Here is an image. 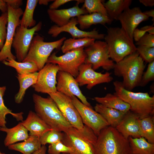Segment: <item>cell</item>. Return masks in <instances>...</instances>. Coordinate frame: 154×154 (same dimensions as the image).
Returning a JSON list of instances; mask_svg holds the SVG:
<instances>
[{
	"mask_svg": "<svg viewBox=\"0 0 154 154\" xmlns=\"http://www.w3.org/2000/svg\"><path fill=\"white\" fill-rule=\"evenodd\" d=\"M64 132L53 129L48 131L39 137V141L42 145L47 144H50L62 141L64 137Z\"/></svg>",
	"mask_w": 154,
	"mask_h": 154,
	"instance_id": "36",
	"label": "cell"
},
{
	"mask_svg": "<svg viewBox=\"0 0 154 154\" xmlns=\"http://www.w3.org/2000/svg\"><path fill=\"white\" fill-rule=\"evenodd\" d=\"M86 55L84 48L81 47L68 52L57 56L53 53L48 58L46 63L57 65L60 71L69 73L76 78L79 73L80 66L84 63Z\"/></svg>",
	"mask_w": 154,
	"mask_h": 154,
	"instance_id": "8",
	"label": "cell"
},
{
	"mask_svg": "<svg viewBox=\"0 0 154 154\" xmlns=\"http://www.w3.org/2000/svg\"><path fill=\"white\" fill-rule=\"evenodd\" d=\"M47 13L50 20L55 25L61 27L67 24L72 18L88 14L86 10L78 5L69 8L60 9H48Z\"/></svg>",
	"mask_w": 154,
	"mask_h": 154,
	"instance_id": "19",
	"label": "cell"
},
{
	"mask_svg": "<svg viewBox=\"0 0 154 154\" xmlns=\"http://www.w3.org/2000/svg\"><path fill=\"white\" fill-rule=\"evenodd\" d=\"M75 79L79 86L87 85L86 88L90 90L97 84L110 82L113 78L110 73L102 74L96 72L91 64L84 63L80 66Z\"/></svg>",
	"mask_w": 154,
	"mask_h": 154,
	"instance_id": "15",
	"label": "cell"
},
{
	"mask_svg": "<svg viewBox=\"0 0 154 154\" xmlns=\"http://www.w3.org/2000/svg\"><path fill=\"white\" fill-rule=\"evenodd\" d=\"M94 108L95 110L102 115L109 126L115 128L118 125L127 113L107 107L98 103L96 104Z\"/></svg>",
	"mask_w": 154,
	"mask_h": 154,
	"instance_id": "24",
	"label": "cell"
},
{
	"mask_svg": "<svg viewBox=\"0 0 154 154\" xmlns=\"http://www.w3.org/2000/svg\"><path fill=\"white\" fill-rule=\"evenodd\" d=\"M0 154H5V153L1 152L0 151Z\"/></svg>",
	"mask_w": 154,
	"mask_h": 154,
	"instance_id": "52",
	"label": "cell"
},
{
	"mask_svg": "<svg viewBox=\"0 0 154 154\" xmlns=\"http://www.w3.org/2000/svg\"><path fill=\"white\" fill-rule=\"evenodd\" d=\"M71 98L83 123L90 128L97 136L102 129L109 126L102 115L92 108L84 104L75 96Z\"/></svg>",
	"mask_w": 154,
	"mask_h": 154,
	"instance_id": "12",
	"label": "cell"
},
{
	"mask_svg": "<svg viewBox=\"0 0 154 154\" xmlns=\"http://www.w3.org/2000/svg\"><path fill=\"white\" fill-rule=\"evenodd\" d=\"M137 51L144 61L149 63L154 61V47L138 46Z\"/></svg>",
	"mask_w": 154,
	"mask_h": 154,
	"instance_id": "38",
	"label": "cell"
},
{
	"mask_svg": "<svg viewBox=\"0 0 154 154\" xmlns=\"http://www.w3.org/2000/svg\"><path fill=\"white\" fill-rule=\"evenodd\" d=\"M7 5L8 20L7 33L4 45L0 51V62L7 59H16L15 56L11 52V48L16 28L20 26V18L23 13L21 8L14 9Z\"/></svg>",
	"mask_w": 154,
	"mask_h": 154,
	"instance_id": "11",
	"label": "cell"
},
{
	"mask_svg": "<svg viewBox=\"0 0 154 154\" xmlns=\"http://www.w3.org/2000/svg\"><path fill=\"white\" fill-rule=\"evenodd\" d=\"M154 80V61L149 63L147 70L143 73L139 86L144 87Z\"/></svg>",
	"mask_w": 154,
	"mask_h": 154,
	"instance_id": "40",
	"label": "cell"
},
{
	"mask_svg": "<svg viewBox=\"0 0 154 154\" xmlns=\"http://www.w3.org/2000/svg\"><path fill=\"white\" fill-rule=\"evenodd\" d=\"M6 89L5 86H0V127H6L7 123L6 116L8 114L11 115L17 121H22L23 119V113H14L7 108L5 105L3 97Z\"/></svg>",
	"mask_w": 154,
	"mask_h": 154,
	"instance_id": "34",
	"label": "cell"
},
{
	"mask_svg": "<svg viewBox=\"0 0 154 154\" xmlns=\"http://www.w3.org/2000/svg\"><path fill=\"white\" fill-rule=\"evenodd\" d=\"M137 46L154 47V35L146 33L140 40L135 43Z\"/></svg>",
	"mask_w": 154,
	"mask_h": 154,
	"instance_id": "41",
	"label": "cell"
},
{
	"mask_svg": "<svg viewBox=\"0 0 154 154\" xmlns=\"http://www.w3.org/2000/svg\"><path fill=\"white\" fill-rule=\"evenodd\" d=\"M69 154V153H62V154Z\"/></svg>",
	"mask_w": 154,
	"mask_h": 154,
	"instance_id": "53",
	"label": "cell"
},
{
	"mask_svg": "<svg viewBox=\"0 0 154 154\" xmlns=\"http://www.w3.org/2000/svg\"><path fill=\"white\" fill-rule=\"evenodd\" d=\"M33 98L35 113L52 129L65 132L72 127L50 96L44 98L34 94Z\"/></svg>",
	"mask_w": 154,
	"mask_h": 154,
	"instance_id": "1",
	"label": "cell"
},
{
	"mask_svg": "<svg viewBox=\"0 0 154 154\" xmlns=\"http://www.w3.org/2000/svg\"><path fill=\"white\" fill-rule=\"evenodd\" d=\"M95 40L90 37L77 39L70 38L64 40L61 49L62 52L65 53L73 50L88 47L92 44Z\"/></svg>",
	"mask_w": 154,
	"mask_h": 154,
	"instance_id": "30",
	"label": "cell"
},
{
	"mask_svg": "<svg viewBox=\"0 0 154 154\" xmlns=\"http://www.w3.org/2000/svg\"><path fill=\"white\" fill-rule=\"evenodd\" d=\"M143 13L148 17H152V21L154 22V10L152 9L150 10L147 11L143 12Z\"/></svg>",
	"mask_w": 154,
	"mask_h": 154,
	"instance_id": "49",
	"label": "cell"
},
{
	"mask_svg": "<svg viewBox=\"0 0 154 154\" xmlns=\"http://www.w3.org/2000/svg\"><path fill=\"white\" fill-rule=\"evenodd\" d=\"M7 5L4 0H0V12L2 13L7 12Z\"/></svg>",
	"mask_w": 154,
	"mask_h": 154,
	"instance_id": "47",
	"label": "cell"
},
{
	"mask_svg": "<svg viewBox=\"0 0 154 154\" xmlns=\"http://www.w3.org/2000/svg\"><path fill=\"white\" fill-rule=\"evenodd\" d=\"M131 154H154V143L142 137L128 138Z\"/></svg>",
	"mask_w": 154,
	"mask_h": 154,
	"instance_id": "29",
	"label": "cell"
},
{
	"mask_svg": "<svg viewBox=\"0 0 154 154\" xmlns=\"http://www.w3.org/2000/svg\"><path fill=\"white\" fill-rule=\"evenodd\" d=\"M140 29L150 34L154 35V27L153 26L146 25L141 27Z\"/></svg>",
	"mask_w": 154,
	"mask_h": 154,
	"instance_id": "45",
	"label": "cell"
},
{
	"mask_svg": "<svg viewBox=\"0 0 154 154\" xmlns=\"http://www.w3.org/2000/svg\"><path fill=\"white\" fill-rule=\"evenodd\" d=\"M86 57L84 63L92 65L94 70L101 67L109 71L114 68L115 63L110 58L107 44L105 41L95 40L84 49Z\"/></svg>",
	"mask_w": 154,
	"mask_h": 154,
	"instance_id": "9",
	"label": "cell"
},
{
	"mask_svg": "<svg viewBox=\"0 0 154 154\" xmlns=\"http://www.w3.org/2000/svg\"><path fill=\"white\" fill-rule=\"evenodd\" d=\"M57 91L71 98L73 96L78 98L85 105L92 108L80 89L75 79L70 74L59 70L56 76Z\"/></svg>",
	"mask_w": 154,
	"mask_h": 154,
	"instance_id": "16",
	"label": "cell"
},
{
	"mask_svg": "<svg viewBox=\"0 0 154 154\" xmlns=\"http://www.w3.org/2000/svg\"><path fill=\"white\" fill-rule=\"evenodd\" d=\"M104 39L110 58L116 63L137 51V47L124 31L118 27L108 28Z\"/></svg>",
	"mask_w": 154,
	"mask_h": 154,
	"instance_id": "5",
	"label": "cell"
},
{
	"mask_svg": "<svg viewBox=\"0 0 154 154\" xmlns=\"http://www.w3.org/2000/svg\"><path fill=\"white\" fill-rule=\"evenodd\" d=\"M7 5H9L14 9L20 8L23 3V1L21 0H4Z\"/></svg>",
	"mask_w": 154,
	"mask_h": 154,
	"instance_id": "43",
	"label": "cell"
},
{
	"mask_svg": "<svg viewBox=\"0 0 154 154\" xmlns=\"http://www.w3.org/2000/svg\"><path fill=\"white\" fill-rule=\"evenodd\" d=\"M42 23L40 21L35 26L29 29L18 26L16 29L12 46L14 48L15 57L19 62H22L26 56L36 32L40 31Z\"/></svg>",
	"mask_w": 154,
	"mask_h": 154,
	"instance_id": "10",
	"label": "cell"
},
{
	"mask_svg": "<svg viewBox=\"0 0 154 154\" xmlns=\"http://www.w3.org/2000/svg\"><path fill=\"white\" fill-rule=\"evenodd\" d=\"M77 3L76 5H78L79 4L81 3H83L84 2V0H76Z\"/></svg>",
	"mask_w": 154,
	"mask_h": 154,
	"instance_id": "51",
	"label": "cell"
},
{
	"mask_svg": "<svg viewBox=\"0 0 154 154\" xmlns=\"http://www.w3.org/2000/svg\"><path fill=\"white\" fill-rule=\"evenodd\" d=\"M72 0H54L53 2L49 6V9H56L60 6L72 1Z\"/></svg>",
	"mask_w": 154,
	"mask_h": 154,
	"instance_id": "42",
	"label": "cell"
},
{
	"mask_svg": "<svg viewBox=\"0 0 154 154\" xmlns=\"http://www.w3.org/2000/svg\"><path fill=\"white\" fill-rule=\"evenodd\" d=\"M38 72L27 74H19L17 76L19 85L18 92L15 97V101L17 104H20L23 101L27 90L37 82Z\"/></svg>",
	"mask_w": 154,
	"mask_h": 154,
	"instance_id": "27",
	"label": "cell"
},
{
	"mask_svg": "<svg viewBox=\"0 0 154 154\" xmlns=\"http://www.w3.org/2000/svg\"><path fill=\"white\" fill-rule=\"evenodd\" d=\"M94 100L98 104L107 107L126 113L130 109V105L114 94L108 93L103 97H96Z\"/></svg>",
	"mask_w": 154,
	"mask_h": 154,
	"instance_id": "25",
	"label": "cell"
},
{
	"mask_svg": "<svg viewBox=\"0 0 154 154\" xmlns=\"http://www.w3.org/2000/svg\"><path fill=\"white\" fill-rule=\"evenodd\" d=\"M8 20L7 12L2 13L0 16V50L2 48L5 42Z\"/></svg>",
	"mask_w": 154,
	"mask_h": 154,
	"instance_id": "39",
	"label": "cell"
},
{
	"mask_svg": "<svg viewBox=\"0 0 154 154\" xmlns=\"http://www.w3.org/2000/svg\"><path fill=\"white\" fill-rule=\"evenodd\" d=\"M113 84L114 93L130 106V111L136 114L139 119L153 116L154 96H151L147 92H135L125 89L122 82L116 80Z\"/></svg>",
	"mask_w": 154,
	"mask_h": 154,
	"instance_id": "3",
	"label": "cell"
},
{
	"mask_svg": "<svg viewBox=\"0 0 154 154\" xmlns=\"http://www.w3.org/2000/svg\"><path fill=\"white\" fill-rule=\"evenodd\" d=\"M95 154H131L128 139L108 126L102 129L94 145Z\"/></svg>",
	"mask_w": 154,
	"mask_h": 154,
	"instance_id": "4",
	"label": "cell"
},
{
	"mask_svg": "<svg viewBox=\"0 0 154 154\" xmlns=\"http://www.w3.org/2000/svg\"><path fill=\"white\" fill-rule=\"evenodd\" d=\"M131 0H109L103 3L108 17L112 20H117L118 17L126 9L129 8Z\"/></svg>",
	"mask_w": 154,
	"mask_h": 154,
	"instance_id": "28",
	"label": "cell"
},
{
	"mask_svg": "<svg viewBox=\"0 0 154 154\" xmlns=\"http://www.w3.org/2000/svg\"><path fill=\"white\" fill-rule=\"evenodd\" d=\"M54 0H40L38 1V2L39 5H48L49 2H50L54 1Z\"/></svg>",
	"mask_w": 154,
	"mask_h": 154,
	"instance_id": "50",
	"label": "cell"
},
{
	"mask_svg": "<svg viewBox=\"0 0 154 154\" xmlns=\"http://www.w3.org/2000/svg\"><path fill=\"white\" fill-rule=\"evenodd\" d=\"M149 18L139 7H136L131 9L129 8L125 10L118 17L117 20L119 21L121 28L133 41L134 30L141 22L148 20Z\"/></svg>",
	"mask_w": 154,
	"mask_h": 154,
	"instance_id": "18",
	"label": "cell"
},
{
	"mask_svg": "<svg viewBox=\"0 0 154 154\" xmlns=\"http://www.w3.org/2000/svg\"><path fill=\"white\" fill-rule=\"evenodd\" d=\"M47 148L45 145H42L40 148L32 154H46Z\"/></svg>",
	"mask_w": 154,
	"mask_h": 154,
	"instance_id": "48",
	"label": "cell"
},
{
	"mask_svg": "<svg viewBox=\"0 0 154 154\" xmlns=\"http://www.w3.org/2000/svg\"><path fill=\"white\" fill-rule=\"evenodd\" d=\"M0 131L7 133L4 141V144L6 147H8L19 141H24L29 136L28 131L21 122L10 128L6 127H0Z\"/></svg>",
	"mask_w": 154,
	"mask_h": 154,
	"instance_id": "22",
	"label": "cell"
},
{
	"mask_svg": "<svg viewBox=\"0 0 154 154\" xmlns=\"http://www.w3.org/2000/svg\"><path fill=\"white\" fill-rule=\"evenodd\" d=\"M38 0H27L25 9L20 20V26L27 28L35 26L36 21L33 19L34 11Z\"/></svg>",
	"mask_w": 154,
	"mask_h": 154,
	"instance_id": "31",
	"label": "cell"
},
{
	"mask_svg": "<svg viewBox=\"0 0 154 154\" xmlns=\"http://www.w3.org/2000/svg\"><path fill=\"white\" fill-rule=\"evenodd\" d=\"M48 152V154H61V153L70 154L72 152V150L62 141H60L50 144Z\"/></svg>",
	"mask_w": 154,
	"mask_h": 154,
	"instance_id": "37",
	"label": "cell"
},
{
	"mask_svg": "<svg viewBox=\"0 0 154 154\" xmlns=\"http://www.w3.org/2000/svg\"><path fill=\"white\" fill-rule=\"evenodd\" d=\"M5 65L15 69L17 74H27L39 71L36 65L31 62H19L13 59H7L2 62Z\"/></svg>",
	"mask_w": 154,
	"mask_h": 154,
	"instance_id": "32",
	"label": "cell"
},
{
	"mask_svg": "<svg viewBox=\"0 0 154 154\" xmlns=\"http://www.w3.org/2000/svg\"><path fill=\"white\" fill-rule=\"evenodd\" d=\"M77 24L76 17H73L64 26L59 27L55 25L52 26L48 30V34L52 37H56L60 33L66 32L70 34L72 38H74L90 37L96 40H100L104 39L105 35L100 33L96 29L91 31H84L77 27Z\"/></svg>",
	"mask_w": 154,
	"mask_h": 154,
	"instance_id": "17",
	"label": "cell"
},
{
	"mask_svg": "<svg viewBox=\"0 0 154 154\" xmlns=\"http://www.w3.org/2000/svg\"><path fill=\"white\" fill-rule=\"evenodd\" d=\"M76 18L80 29L83 31L92 25L110 24L113 21L109 17L96 13L81 15Z\"/></svg>",
	"mask_w": 154,
	"mask_h": 154,
	"instance_id": "23",
	"label": "cell"
},
{
	"mask_svg": "<svg viewBox=\"0 0 154 154\" xmlns=\"http://www.w3.org/2000/svg\"><path fill=\"white\" fill-rule=\"evenodd\" d=\"M139 117L130 110L127 112L115 128L124 137H141Z\"/></svg>",
	"mask_w": 154,
	"mask_h": 154,
	"instance_id": "20",
	"label": "cell"
},
{
	"mask_svg": "<svg viewBox=\"0 0 154 154\" xmlns=\"http://www.w3.org/2000/svg\"><path fill=\"white\" fill-rule=\"evenodd\" d=\"M64 133L62 142L72 149L70 154H95L97 136L90 128L84 125L82 129L72 127Z\"/></svg>",
	"mask_w": 154,
	"mask_h": 154,
	"instance_id": "6",
	"label": "cell"
},
{
	"mask_svg": "<svg viewBox=\"0 0 154 154\" xmlns=\"http://www.w3.org/2000/svg\"><path fill=\"white\" fill-rule=\"evenodd\" d=\"M66 39L63 37L56 41L46 42L43 37L36 35L33 37L27 54L22 62L34 63L39 71L46 63L52 52L55 49L61 48Z\"/></svg>",
	"mask_w": 154,
	"mask_h": 154,
	"instance_id": "7",
	"label": "cell"
},
{
	"mask_svg": "<svg viewBox=\"0 0 154 154\" xmlns=\"http://www.w3.org/2000/svg\"><path fill=\"white\" fill-rule=\"evenodd\" d=\"M30 132L29 135L40 137L52 129L36 114L32 111L29 112L26 119L21 122Z\"/></svg>",
	"mask_w": 154,
	"mask_h": 154,
	"instance_id": "21",
	"label": "cell"
},
{
	"mask_svg": "<svg viewBox=\"0 0 154 154\" xmlns=\"http://www.w3.org/2000/svg\"><path fill=\"white\" fill-rule=\"evenodd\" d=\"M144 61L136 51L115 63V75L123 78L124 87L131 91L139 86L145 68Z\"/></svg>",
	"mask_w": 154,
	"mask_h": 154,
	"instance_id": "2",
	"label": "cell"
},
{
	"mask_svg": "<svg viewBox=\"0 0 154 154\" xmlns=\"http://www.w3.org/2000/svg\"><path fill=\"white\" fill-rule=\"evenodd\" d=\"M146 32L137 28H136L133 33V40L136 42L139 41L140 39L143 36Z\"/></svg>",
	"mask_w": 154,
	"mask_h": 154,
	"instance_id": "44",
	"label": "cell"
},
{
	"mask_svg": "<svg viewBox=\"0 0 154 154\" xmlns=\"http://www.w3.org/2000/svg\"><path fill=\"white\" fill-rule=\"evenodd\" d=\"M102 0H85L82 7L85 9L89 14L96 13L108 16V15Z\"/></svg>",
	"mask_w": 154,
	"mask_h": 154,
	"instance_id": "35",
	"label": "cell"
},
{
	"mask_svg": "<svg viewBox=\"0 0 154 154\" xmlns=\"http://www.w3.org/2000/svg\"><path fill=\"white\" fill-rule=\"evenodd\" d=\"M39 137L29 135L24 141L14 143L8 146L9 149L19 152L23 154H32L41 147Z\"/></svg>",
	"mask_w": 154,
	"mask_h": 154,
	"instance_id": "26",
	"label": "cell"
},
{
	"mask_svg": "<svg viewBox=\"0 0 154 154\" xmlns=\"http://www.w3.org/2000/svg\"><path fill=\"white\" fill-rule=\"evenodd\" d=\"M139 1L146 7H152L154 5V0H139Z\"/></svg>",
	"mask_w": 154,
	"mask_h": 154,
	"instance_id": "46",
	"label": "cell"
},
{
	"mask_svg": "<svg viewBox=\"0 0 154 154\" xmlns=\"http://www.w3.org/2000/svg\"><path fill=\"white\" fill-rule=\"evenodd\" d=\"M48 95L54 101L62 115L71 126L77 129H82L84 124L72 98L58 91Z\"/></svg>",
	"mask_w": 154,
	"mask_h": 154,
	"instance_id": "13",
	"label": "cell"
},
{
	"mask_svg": "<svg viewBox=\"0 0 154 154\" xmlns=\"http://www.w3.org/2000/svg\"><path fill=\"white\" fill-rule=\"evenodd\" d=\"M60 70L55 64L46 63L38 72L37 82L32 86L38 92L49 94L56 92V76Z\"/></svg>",
	"mask_w": 154,
	"mask_h": 154,
	"instance_id": "14",
	"label": "cell"
},
{
	"mask_svg": "<svg viewBox=\"0 0 154 154\" xmlns=\"http://www.w3.org/2000/svg\"><path fill=\"white\" fill-rule=\"evenodd\" d=\"M154 116H150L139 119L141 137L152 143H154Z\"/></svg>",
	"mask_w": 154,
	"mask_h": 154,
	"instance_id": "33",
	"label": "cell"
}]
</instances>
